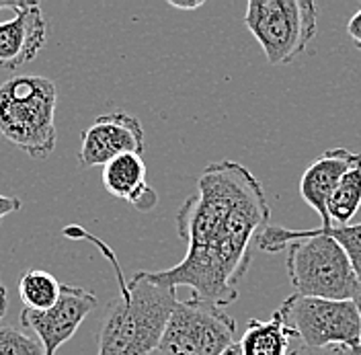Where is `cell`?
Wrapping results in <instances>:
<instances>
[{
	"mask_svg": "<svg viewBox=\"0 0 361 355\" xmlns=\"http://www.w3.org/2000/svg\"><path fill=\"white\" fill-rule=\"evenodd\" d=\"M257 248L277 253L288 251V275L295 294L324 300H353L360 288L355 269L345 248L331 236L314 230H288L283 226H267Z\"/></svg>",
	"mask_w": 361,
	"mask_h": 355,
	"instance_id": "cell-3",
	"label": "cell"
},
{
	"mask_svg": "<svg viewBox=\"0 0 361 355\" xmlns=\"http://www.w3.org/2000/svg\"><path fill=\"white\" fill-rule=\"evenodd\" d=\"M295 335L286 323L281 311L271 314L269 320H248L240 339L243 355H290Z\"/></svg>",
	"mask_w": 361,
	"mask_h": 355,
	"instance_id": "cell-13",
	"label": "cell"
},
{
	"mask_svg": "<svg viewBox=\"0 0 361 355\" xmlns=\"http://www.w3.org/2000/svg\"><path fill=\"white\" fill-rule=\"evenodd\" d=\"M97 296L90 289L62 284L60 300L49 311L21 312L23 329L33 331L39 343L44 345L45 355H56V351L70 341L82 320L97 308Z\"/></svg>",
	"mask_w": 361,
	"mask_h": 355,
	"instance_id": "cell-8",
	"label": "cell"
},
{
	"mask_svg": "<svg viewBox=\"0 0 361 355\" xmlns=\"http://www.w3.org/2000/svg\"><path fill=\"white\" fill-rule=\"evenodd\" d=\"M64 234L97 244L117 277L119 296L105 308L97 355H150L157 351L169 318L179 302L177 289L158 282L152 271H140L132 279H126L109 244L78 226H68Z\"/></svg>",
	"mask_w": 361,
	"mask_h": 355,
	"instance_id": "cell-2",
	"label": "cell"
},
{
	"mask_svg": "<svg viewBox=\"0 0 361 355\" xmlns=\"http://www.w3.org/2000/svg\"><path fill=\"white\" fill-rule=\"evenodd\" d=\"M6 308H8V294H6L4 284L0 282V318L6 314Z\"/></svg>",
	"mask_w": 361,
	"mask_h": 355,
	"instance_id": "cell-22",
	"label": "cell"
},
{
	"mask_svg": "<svg viewBox=\"0 0 361 355\" xmlns=\"http://www.w3.org/2000/svg\"><path fill=\"white\" fill-rule=\"evenodd\" d=\"M302 347L361 345V323L353 300H324L293 294L279 306Z\"/></svg>",
	"mask_w": 361,
	"mask_h": 355,
	"instance_id": "cell-6",
	"label": "cell"
},
{
	"mask_svg": "<svg viewBox=\"0 0 361 355\" xmlns=\"http://www.w3.org/2000/svg\"><path fill=\"white\" fill-rule=\"evenodd\" d=\"M222 355H243V349H240V343H234L232 347H228Z\"/></svg>",
	"mask_w": 361,
	"mask_h": 355,
	"instance_id": "cell-24",
	"label": "cell"
},
{
	"mask_svg": "<svg viewBox=\"0 0 361 355\" xmlns=\"http://www.w3.org/2000/svg\"><path fill=\"white\" fill-rule=\"evenodd\" d=\"M353 302H355V308H357V314H360V323H361V286L355 291V296H353Z\"/></svg>",
	"mask_w": 361,
	"mask_h": 355,
	"instance_id": "cell-25",
	"label": "cell"
},
{
	"mask_svg": "<svg viewBox=\"0 0 361 355\" xmlns=\"http://www.w3.org/2000/svg\"><path fill=\"white\" fill-rule=\"evenodd\" d=\"M290 355H341L337 347H326V349H310V347H302V345H293Z\"/></svg>",
	"mask_w": 361,
	"mask_h": 355,
	"instance_id": "cell-20",
	"label": "cell"
},
{
	"mask_svg": "<svg viewBox=\"0 0 361 355\" xmlns=\"http://www.w3.org/2000/svg\"><path fill=\"white\" fill-rule=\"evenodd\" d=\"M23 207V201L19 198H13V195H2L0 193V220H4L6 216L19 212Z\"/></svg>",
	"mask_w": 361,
	"mask_h": 355,
	"instance_id": "cell-18",
	"label": "cell"
},
{
	"mask_svg": "<svg viewBox=\"0 0 361 355\" xmlns=\"http://www.w3.org/2000/svg\"><path fill=\"white\" fill-rule=\"evenodd\" d=\"M360 160L361 155L357 152H351L347 148H333V150L322 152L304 171L302 181H300V195L320 216L324 228L333 226L329 218V200L337 191L341 179Z\"/></svg>",
	"mask_w": 361,
	"mask_h": 355,
	"instance_id": "cell-11",
	"label": "cell"
},
{
	"mask_svg": "<svg viewBox=\"0 0 361 355\" xmlns=\"http://www.w3.org/2000/svg\"><path fill=\"white\" fill-rule=\"evenodd\" d=\"M62 284L44 269H29L19 279V298L27 311H49L60 300Z\"/></svg>",
	"mask_w": 361,
	"mask_h": 355,
	"instance_id": "cell-14",
	"label": "cell"
},
{
	"mask_svg": "<svg viewBox=\"0 0 361 355\" xmlns=\"http://www.w3.org/2000/svg\"><path fill=\"white\" fill-rule=\"evenodd\" d=\"M0 355H45L39 339H33L23 329L0 325Z\"/></svg>",
	"mask_w": 361,
	"mask_h": 355,
	"instance_id": "cell-17",
	"label": "cell"
},
{
	"mask_svg": "<svg viewBox=\"0 0 361 355\" xmlns=\"http://www.w3.org/2000/svg\"><path fill=\"white\" fill-rule=\"evenodd\" d=\"M11 11L15 17L0 23V66L15 70L39 54L47 29L39 2H11Z\"/></svg>",
	"mask_w": 361,
	"mask_h": 355,
	"instance_id": "cell-10",
	"label": "cell"
},
{
	"mask_svg": "<svg viewBox=\"0 0 361 355\" xmlns=\"http://www.w3.org/2000/svg\"><path fill=\"white\" fill-rule=\"evenodd\" d=\"M312 0H250L245 25L271 66L293 62L316 35Z\"/></svg>",
	"mask_w": 361,
	"mask_h": 355,
	"instance_id": "cell-5",
	"label": "cell"
},
{
	"mask_svg": "<svg viewBox=\"0 0 361 355\" xmlns=\"http://www.w3.org/2000/svg\"><path fill=\"white\" fill-rule=\"evenodd\" d=\"M236 320L197 296L177 302L158 351L162 355H222L234 345Z\"/></svg>",
	"mask_w": 361,
	"mask_h": 355,
	"instance_id": "cell-7",
	"label": "cell"
},
{
	"mask_svg": "<svg viewBox=\"0 0 361 355\" xmlns=\"http://www.w3.org/2000/svg\"><path fill=\"white\" fill-rule=\"evenodd\" d=\"M318 232L335 239L347 253L351 265L355 269V275H357V282L361 286V222L360 224H349V226H331V228H324L320 226Z\"/></svg>",
	"mask_w": 361,
	"mask_h": 355,
	"instance_id": "cell-16",
	"label": "cell"
},
{
	"mask_svg": "<svg viewBox=\"0 0 361 355\" xmlns=\"http://www.w3.org/2000/svg\"><path fill=\"white\" fill-rule=\"evenodd\" d=\"M58 87L35 74H19L0 85V133L33 158L54 152Z\"/></svg>",
	"mask_w": 361,
	"mask_h": 355,
	"instance_id": "cell-4",
	"label": "cell"
},
{
	"mask_svg": "<svg viewBox=\"0 0 361 355\" xmlns=\"http://www.w3.org/2000/svg\"><path fill=\"white\" fill-rule=\"evenodd\" d=\"M103 187L117 200L132 203L140 212H150L158 203V193L146 183V164L140 155H123L103 167Z\"/></svg>",
	"mask_w": 361,
	"mask_h": 355,
	"instance_id": "cell-12",
	"label": "cell"
},
{
	"mask_svg": "<svg viewBox=\"0 0 361 355\" xmlns=\"http://www.w3.org/2000/svg\"><path fill=\"white\" fill-rule=\"evenodd\" d=\"M361 207V160L341 179L337 191L329 200V218L333 226H349Z\"/></svg>",
	"mask_w": 361,
	"mask_h": 355,
	"instance_id": "cell-15",
	"label": "cell"
},
{
	"mask_svg": "<svg viewBox=\"0 0 361 355\" xmlns=\"http://www.w3.org/2000/svg\"><path fill=\"white\" fill-rule=\"evenodd\" d=\"M169 4H171V6H175V8H180V11H195V8L203 6V0H197V2H180V0H171Z\"/></svg>",
	"mask_w": 361,
	"mask_h": 355,
	"instance_id": "cell-21",
	"label": "cell"
},
{
	"mask_svg": "<svg viewBox=\"0 0 361 355\" xmlns=\"http://www.w3.org/2000/svg\"><path fill=\"white\" fill-rule=\"evenodd\" d=\"M144 146V130L137 117L123 112L105 113L82 132L78 160L82 167H105L117 156H142Z\"/></svg>",
	"mask_w": 361,
	"mask_h": 355,
	"instance_id": "cell-9",
	"label": "cell"
},
{
	"mask_svg": "<svg viewBox=\"0 0 361 355\" xmlns=\"http://www.w3.org/2000/svg\"><path fill=\"white\" fill-rule=\"evenodd\" d=\"M341 355H361V345H355V347H337Z\"/></svg>",
	"mask_w": 361,
	"mask_h": 355,
	"instance_id": "cell-23",
	"label": "cell"
},
{
	"mask_svg": "<svg viewBox=\"0 0 361 355\" xmlns=\"http://www.w3.org/2000/svg\"><path fill=\"white\" fill-rule=\"evenodd\" d=\"M271 207L257 177L234 160L212 162L177 212V230L187 243L183 261L152 271L171 288L218 306L238 298V282L252 261V248L269 226Z\"/></svg>",
	"mask_w": 361,
	"mask_h": 355,
	"instance_id": "cell-1",
	"label": "cell"
},
{
	"mask_svg": "<svg viewBox=\"0 0 361 355\" xmlns=\"http://www.w3.org/2000/svg\"><path fill=\"white\" fill-rule=\"evenodd\" d=\"M347 33L349 37L353 40V44L357 45L361 49V8L349 19V25H347Z\"/></svg>",
	"mask_w": 361,
	"mask_h": 355,
	"instance_id": "cell-19",
	"label": "cell"
}]
</instances>
